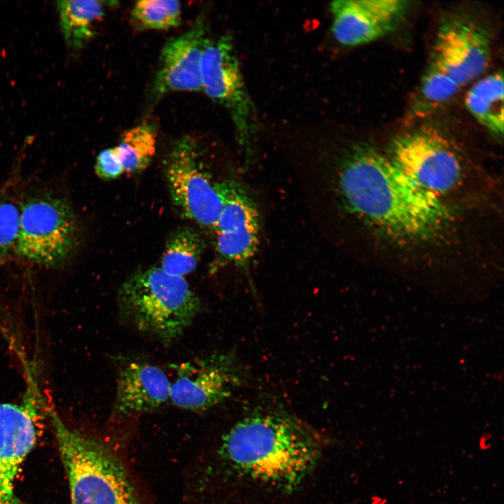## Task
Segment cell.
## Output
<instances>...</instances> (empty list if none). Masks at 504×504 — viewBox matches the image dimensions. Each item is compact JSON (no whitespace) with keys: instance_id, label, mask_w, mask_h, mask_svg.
Listing matches in <instances>:
<instances>
[{"instance_id":"8992f818","label":"cell","mask_w":504,"mask_h":504,"mask_svg":"<svg viewBox=\"0 0 504 504\" xmlns=\"http://www.w3.org/2000/svg\"><path fill=\"white\" fill-rule=\"evenodd\" d=\"M388 157L410 181L442 200L448 201L464 185L458 154L433 127H421L398 137Z\"/></svg>"},{"instance_id":"9a60e30c","label":"cell","mask_w":504,"mask_h":504,"mask_svg":"<svg viewBox=\"0 0 504 504\" xmlns=\"http://www.w3.org/2000/svg\"><path fill=\"white\" fill-rule=\"evenodd\" d=\"M35 416L29 406L0 403V504H20L15 484L36 440Z\"/></svg>"},{"instance_id":"2e32d148","label":"cell","mask_w":504,"mask_h":504,"mask_svg":"<svg viewBox=\"0 0 504 504\" xmlns=\"http://www.w3.org/2000/svg\"><path fill=\"white\" fill-rule=\"evenodd\" d=\"M116 3L97 0L57 1L59 24L66 45L74 50L83 48L95 37L107 8Z\"/></svg>"},{"instance_id":"6da1fadb","label":"cell","mask_w":504,"mask_h":504,"mask_svg":"<svg viewBox=\"0 0 504 504\" xmlns=\"http://www.w3.org/2000/svg\"><path fill=\"white\" fill-rule=\"evenodd\" d=\"M328 440L276 405L246 410L220 435L206 474L218 504H297L312 484Z\"/></svg>"},{"instance_id":"8fae6325","label":"cell","mask_w":504,"mask_h":504,"mask_svg":"<svg viewBox=\"0 0 504 504\" xmlns=\"http://www.w3.org/2000/svg\"><path fill=\"white\" fill-rule=\"evenodd\" d=\"M490 57L485 30L471 20L449 17L438 27L428 64L461 88L486 71Z\"/></svg>"},{"instance_id":"7402d4cb","label":"cell","mask_w":504,"mask_h":504,"mask_svg":"<svg viewBox=\"0 0 504 504\" xmlns=\"http://www.w3.org/2000/svg\"><path fill=\"white\" fill-rule=\"evenodd\" d=\"M94 170L96 174L104 180L115 179L124 173L114 147L106 148L99 153L95 160Z\"/></svg>"},{"instance_id":"ffe728a7","label":"cell","mask_w":504,"mask_h":504,"mask_svg":"<svg viewBox=\"0 0 504 504\" xmlns=\"http://www.w3.org/2000/svg\"><path fill=\"white\" fill-rule=\"evenodd\" d=\"M130 20L139 31L167 30L180 25L182 6L174 0H144L135 2Z\"/></svg>"},{"instance_id":"ba28073f","label":"cell","mask_w":504,"mask_h":504,"mask_svg":"<svg viewBox=\"0 0 504 504\" xmlns=\"http://www.w3.org/2000/svg\"><path fill=\"white\" fill-rule=\"evenodd\" d=\"M197 140L184 135L171 146L164 174L171 198L179 213L206 229L216 228L223 197L218 182L211 181L202 159Z\"/></svg>"},{"instance_id":"3957f363","label":"cell","mask_w":504,"mask_h":504,"mask_svg":"<svg viewBox=\"0 0 504 504\" xmlns=\"http://www.w3.org/2000/svg\"><path fill=\"white\" fill-rule=\"evenodd\" d=\"M118 306L125 321L167 343L181 336L202 308L185 277L160 267L137 270L125 280Z\"/></svg>"},{"instance_id":"277c9868","label":"cell","mask_w":504,"mask_h":504,"mask_svg":"<svg viewBox=\"0 0 504 504\" xmlns=\"http://www.w3.org/2000/svg\"><path fill=\"white\" fill-rule=\"evenodd\" d=\"M71 504H139L118 458L101 441L67 426L50 412Z\"/></svg>"},{"instance_id":"e0dca14e","label":"cell","mask_w":504,"mask_h":504,"mask_svg":"<svg viewBox=\"0 0 504 504\" xmlns=\"http://www.w3.org/2000/svg\"><path fill=\"white\" fill-rule=\"evenodd\" d=\"M503 74L497 71L477 80L468 91L465 104L489 132L502 136L504 122Z\"/></svg>"},{"instance_id":"4fadbf2b","label":"cell","mask_w":504,"mask_h":504,"mask_svg":"<svg viewBox=\"0 0 504 504\" xmlns=\"http://www.w3.org/2000/svg\"><path fill=\"white\" fill-rule=\"evenodd\" d=\"M207 37L204 17L163 46L153 82L155 99L176 92L202 91L201 66Z\"/></svg>"},{"instance_id":"d6986e66","label":"cell","mask_w":504,"mask_h":504,"mask_svg":"<svg viewBox=\"0 0 504 504\" xmlns=\"http://www.w3.org/2000/svg\"><path fill=\"white\" fill-rule=\"evenodd\" d=\"M156 143V130L150 123H141L126 130L114 147L124 173L138 174L147 168L155 155Z\"/></svg>"},{"instance_id":"ac0fdd59","label":"cell","mask_w":504,"mask_h":504,"mask_svg":"<svg viewBox=\"0 0 504 504\" xmlns=\"http://www.w3.org/2000/svg\"><path fill=\"white\" fill-rule=\"evenodd\" d=\"M204 248L199 232L190 227H180L167 242L160 267L170 274L184 277L197 268Z\"/></svg>"},{"instance_id":"5bb4252c","label":"cell","mask_w":504,"mask_h":504,"mask_svg":"<svg viewBox=\"0 0 504 504\" xmlns=\"http://www.w3.org/2000/svg\"><path fill=\"white\" fill-rule=\"evenodd\" d=\"M171 381L160 367L132 360L118 370L112 410L115 420H127L153 412L170 398Z\"/></svg>"},{"instance_id":"7a4b0ae2","label":"cell","mask_w":504,"mask_h":504,"mask_svg":"<svg viewBox=\"0 0 504 504\" xmlns=\"http://www.w3.org/2000/svg\"><path fill=\"white\" fill-rule=\"evenodd\" d=\"M332 179L342 209L391 241L430 246L454 235L455 217L447 201L415 185L372 146L344 149Z\"/></svg>"},{"instance_id":"44dd1931","label":"cell","mask_w":504,"mask_h":504,"mask_svg":"<svg viewBox=\"0 0 504 504\" xmlns=\"http://www.w3.org/2000/svg\"><path fill=\"white\" fill-rule=\"evenodd\" d=\"M20 218V208L14 203L0 199V255L14 251Z\"/></svg>"},{"instance_id":"30bf717a","label":"cell","mask_w":504,"mask_h":504,"mask_svg":"<svg viewBox=\"0 0 504 504\" xmlns=\"http://www.w3.org/2000/svg\"><path fill=\"white\" fill-rule=\"evenodd\" d=\"M170 366L176 377L169 400L190 411H206L222 403L243 381L239 363L229 352L203 354Z\"/></svg>"},{"instance_id":"52a82bcc","label":"cell","mask_w":504,"mask_h":504,"mask_svg":"<svg viewBox=\"0 0 504 504\" xmlns=\"http://www.w3.org/2000/svg\"><path fill=\"white\" fill-rule=\"evenodd\" d=\"M202 91L229 113L235 136L246 160L253 154L258 130L255 106L251 99L234 50L227 34L208 38L201 66Z\"/></svg>"},{"instance_id":"7c38bea8","label":"cell","mask_w":504,"mask_h":504,"mask_svg":"<svg viewBox=\"0 0 504 504\" xmlns=\"http://www.w3.org/2000/svg\"><path fill=\"white\" fill-rule=\"evenodd\" d=\"M409 8L404 0H337L331 2L332 34L345 46L371 43L393 31Z\"/></svg>"},{"instance_id":"9c48e42d","label":"cell","mask_w":504,"mask_h":504,"mask_svg":"<svg viewBox=\"0 0 504 504\" xmlns=\"http://www.w3.org/2000/svg\"><path fill=\"white\" fill-rule=\"evenodd\" d=\"M223 207L214 232L217 266L248 272L260 245L262 222L258 205L239 181H218Z\"/></svg>"},{"instance_id":"5b68a950","label":"cell","mask_w":504,"mask_h":504,"mask_svg":"<svg viewBox=\"0 0 504 504\" xmlns=\"http://www.w3.org/2000/svg\"><path fill=\"white\" fill-rule=\"evenodd\" d=\"M80 239L76 215L64 199L42 194L26 200L20 207L14 251L39 265L55 267L76 251Z\"/></svg>"}]
</instances>
